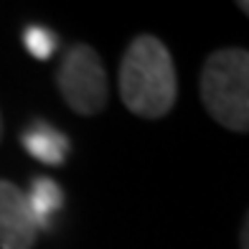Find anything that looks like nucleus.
Segmentation results:
<instances>
[{"label":"nucleus","mask_w":249,"mask_h":249,"mask_svg":"<svg viewBox=\"0 0 249 249\" xmlns=\"http://www.w3.org/2000/svg\"><path fill=\"white\" fill-rule=\"evenodd\" d=\"M120 94L132 115L158 120L171 112L178 94L176 64L155 36H138L120 61Z\"/></svg>","instance_id":"obj_1"},{"label":"nucleus","mask_w":249,"mask_h":249,"mask_svg":"<svg viewBox=\"0 0 249 249\" xmlns=\"http://www.w3.org/2000/svg\"><path fill=\"white\" fill-rule=\"evenodd\" d=\"M201 102L221 127L249 132V51L219 49L201 69Z\"/></svg>","instance_id":"obj_2"},{"label":"nucleus","mask_w":249,"mask_h":249,"mask_svg":"<svg viewBox=\"0 0 249 249\" xmlns=\"http://www.w3.org/2000/svg\"><path fill=\"white\" fill-rule=\"evenodd\" d=\"M56 84H59L64 102L76 115L92 117L107 105V71L92 46L76 43L64 53L61 66L56 71Z\"/></svg>","instance_id":"obj_3"},{"label":"nucleus","mask_w":249,"mask_h":249,"mask_svg":"<svg viewBox=\"0 0 249 249\" xmlns=\"http://www.w3.org/2000/svg\"><path fill=\"white\" fill-rule=\"evenodd\" d=\"M38 236L28 194L16 183L0 180V249H31Z\"/></svg>","instance_id":"obj_4"},{"label":"nucleus","mask_w":249,"mask_h":249,"mask_svg":"<svg viewBox=\"0 0 249 249\" xmlns=\"http://www.w3.org/2000/svg\"><path fill=\"white\" fill-rule=\"evenodd\" d=\"M23 145H26V150L36 158V160L49 163V165L64 163L66 153H69V142H66L64 135L59 130H53L51 124H43V122H36L33 127L26 130Z\"/></svg>","instance_id":"obj_5"},{"label":"nucleus","mask_w":249,"mask_h":249,"mask_svg":"<svg viewBox=\"0 0 249 249\" xmlns=\"http://www.w3.org/2000/svg\"><path fill=\"white\" fill-rule=\"evenodd\" d=\"M28 201H31V209H33V216H36L38 226L43 224H49L51 219V213L61 206V188L53 183V180L49 178H38V180H33V188H31V194H28Z\"/></svg>","instance_id":"obj_6"},{"label":"nucleus","mask_w":249,"mask_h":249,"mask_svg":"<svg viewBox=\"0 0 249 249\" xmlns=\"http://www.w3.org/2000/svg\"><path fill=\"white\" fill-rule=\"evenodd\" d=\"M26 46L28 51L36 56V59H49L53 53V46H56V38L46 28H28L26 33Z\"/></svg>","instance_id":"obj_7"},{"label":"nucleus","mask_w":249,"mask_h":249,"mask_svg":"<svg viewBox=\"0 0 249 249\" xmlns=\"http://www.w3.org/2000/svg\"><path fill=\"white\" fill-rule=\"evenodd\" d=\"M239 244H242V249H249V211H247V216H244V224H242Z\"/></svg>","instance_id":"obj_8"},{"label":"nucleus","mask_w":249,"mask_h":249,"mask_svg":"<svg viewBox=\"0 0 249 249\" xmlns=\"http://www.w3.org/2000/svg\"><path fill=\"white\" fill-rule=\"evenodd\" d=\"M239 8H242V10H244V13L249 16V0H242V3H239Z\"/></svg>","instance_id":"obj_9"},{"label":"nucleus","mask_w":249,"mask_h":249,"mask_svg":"<svg viewBox=\"0 0 249 249\" xmlns=\"http://www.w3.org/2000/svg\"><path fill=\"white\" fill-rule=\"evenodd\" d=\"M0 138H3V117H0Z\"/></svg>","instance_id":"obj_10"}]
</instances>
